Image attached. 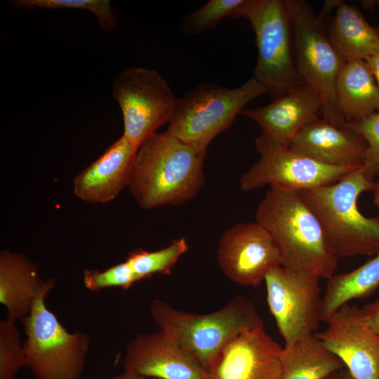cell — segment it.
Masks as SVG:
<instances>
[{
	"mask_svg": "<svg viewBox=\"0 0 379 379\" xmlns=\"http://www.w3.org/2000/svg\"><path fill=\"white\" fill-rule=\"evenodd\" d=\"M150 314L164 334L206 369L222 348L243 331L264 326L255 305L242 295L208 314L181 311L154 300Z\"/></svg>",
	"mask_w": 379,
	"mask_h": 379,
	"instance_id": "cell-4",
	"label": "cell"
},
{
	"mask_svg": "<svg viewBox=\"0 0 379 379\" xmlns=\"http://www.w3.org/2000/svg\"><path fill=\"white\" fill-rule=\"evenodd\" d=\"M288 147L325 165L361 167L367 143L353 130L318 118L302 129Z\"/></svg>",
	"mask_w": 379,
	"mask_h": 379,
	"instance_id": "cell-17",
	"label": "cell"
},
{
	"mask_svg": "<svg viewBox=\"0 0 379 379\" xmlns=\"http://www.w3.org/2000/svg\"><path fill=\"white\" fill-rule=\"evenodd\" d=\"M265 93V88L253 77L236 88L204 84L178 98L166 131L186 143L207 150L248 102Z\"/></svg>",
	"mask_w": 379,
	"mask_h": 379,
	"instance_id": "cell-8",
	"label": "cell"
},
{
	"mask_svg": "<svg viewBox=\"0 0 379 379\" xmlns=\"http://www.w3.org/2000/svg\"><path fill=\"white\" fill-rule=\"evenodd\" d=\"M206 150L186 143L167 131L156 132L138 147L128 187L146 210L177 206L202 187Z\"/></svg>",
	"mask_w": 379,
	"mask_h": 379,
	"instance_id": "cell-1",
	"label": "cell"
},
{
	"mask_svg": "<svg viewBox=\"0 0 379 379\" xmlns=\"http://www.w3.org/2000/svg\"><path fill=\"white\" fill-rule=\"evenodd\" d=\"M112 95L123 117L122 135L138 147L170 122L178 100L157 70L135 66L114 78Z\"/></svg>",
	"mask_w": 379,
	"mask_h": 379,
	"instance_id": "cell-9",
	"label": "cell"
},
{
	"mask_svg": "<svg viewBox=\"0 0 379 379\" xmlns=\"http://www.w3.org/2000/svg\"><path fill=\"white\" fill-rule=\"evenodd\" d=\"M374 183L361 166L334 183L301 191L338 260L379 253V216L366 217L357 206L359 196L373 190Z\"/></svg>",
	"mask_w": 379,
	"mask_h": 379,
	"instance_id": "cell-3",
	"label": "cell"
},
{
	"mask_svg": "<svg viewBox=\"0 0 379 379\" xmlns=\"http://www.w3.org/2000/svg\"><path fill=\"white\" fill-rule=\"evenodd\" d=\"M366 61L379 87V52L368 58Z\"/></svg>",
	"mask_w": 379,
	"mask_h": 379,
	"instance_id": "cell-31",
	"label": "cell"
},
{
	"mask_svg": "<svg viewBox=\"0 0 379 379\" xmlns=\"http://www.w3.org/2000/svg\"><path fill=\"white\" fill-rule=\"evenodd\" d=\"M339 112L345 122L357 121L379 111V87L366 60L345 62L335 86Z\"/></svg>",
	"mask_w": 379,
	"mask_h": 379,
	"instance_id": "cell-21",
	"label": "cell"
},
{
	"mask_svg": "<svg viewBox=\"0 0 379 379\" xmlns=\"http://www.w3.org/2000/svg\"><path fill=\"white\" fill-rule=\"evenodd\" d=\"M378 4V7H379V3Z\"/></svg>",
	"mask_w": 379,
	"mask_h": 379,
	"instance_id": "cell-36",
	"label": "cell"
},
{
	"mask_svg": "<svg viewBox=\"0 0 379 379\" xmlns=\"http://www.w3.org/2000/svg\"><path fill=\"white\" fill-rule=\"evenodd\" d=\"M282 348L264 326L247 328L220 352L208 370L209 379H280Z\"/></svg>",
	"mask_w": 379,
	"mask_h": 379,
	"instance_id": "cell-14",
	"label": "cell"
},
{
	"mask_svg": "<svg viewBox=\"0 0 379 379\" xmlns=\"http://www.w3.org/2000/svg\"><path fill=\"white\" fill-rule=\"evenodd\" d=\"M321 102L317 93L302 84L261 107L244 109L241 115L254 121L272 144L288 147L306 126L317 119Z\"/></svg>",
	"mask_w": 379,
	"mask_h": 379,
	"instance_id": "cell-16",
	"label": "cell"
},
{
	"mask_svg": "<svg viewBox=\"0 0 379 379\" xmlns=\"http://www.w3.org/2000/svg\"><path fill=\"white\" fill-rule=\"evenodd\" d=\"M373 191V202L375 206L379 207V175L378 180L376 181V182L374 183Z\"/></svg>",
	"mask_w": 379,
	"mask_h": 379,
	"instance_id": "cell-33",
	"label": "cell"
},
{
	"mask_svg": "<svg viewBox=\"0 0 379 379\" xmlns=\"http://www.w3.org/2000/svg\"><path fill=\"white\" fill-rule=\"evenodd\" d=\"M255 221L276 242L282 267L326 280L335 274L338 259L301 192L270 187L257 208Z\"/></svg>",
	"mask_w": 379,
	"mask_h": 379,
	"instance_id": "cell-2",
	"label": "cell"
},
{
	"mask_svg": "<svg viewBox=\"0 0 379 379\" xmlns=\"http://www.w3.org/2000/svg\"><path fill=\"white\" fill-rule=\"evenodd\" d=\"M379 288V253L357 268L335 274L327 280L322 297L321 319L354 300L366 298Z\"/></svg>",
	"mask_w": 379,
	"mask_h": 379,
	"instance_id": "cell-23",
	"label": "cell"
},
{
	"mask_svg": "<svg viewBox=\"0 0 379 379\" xmlns=\"http://www.w3.org/2000/svg\"><path fill=\"white\" fill-rule=\"evenodd\" d=\"M187 251L186 240L180 238L158 251L135 250L128 254L126 260L142 280L157 274H170L179 258Z\"/></svg>",
	"mask_w": 379,
	"mask_h": 379,
	"instance_id": "cell-24",
	"label": "cell"
},
{
	"mask_svg": "<svg viewBox=\"0 0 379 379\" xmlns=\"http://www.w3.org/2000/svg\"><path fill=\"white\" fill-rule=\"evenodd\" d=\"M247 20L258 49L255 77L273 99L303 84L295 67L286 0H246L233 18Z\"/></svg>",
	"mask_w": 379,
	"mask_h": 379,
	"instance_id": "cell-6",
	"label": "cell"
},
{
	"mask_svg": "<svg viewBox=\"0 0 379 379\" xmlns=\"http://www.w3.org/2000/svg\"><path fill=\"white\" fill-rule=\"evenodd\" d=\"M338 379H355L347 369H342L338 372Z\"/></svg>",
	"mask_w": 379,
	"mask_h": 379,
	"instance_id": "cell-34",
	"label": "cell"
},
{
	"mask_svg": "<svg viewBox=\"0 0 379 379\" xmlns=\"http://www.w3.org/2000/svg\"><path fill=\"white\" fill-rule=\"evenodd\" d=\"M54 286L55 279H47L29 314L22 319L27 367L36 379H79L85 366L89 337L83 332H68L47 308L45 299Z\"/></svg>",
	"mask_w": 379,
	"mask_h": 379,
	"instance_id": "cell-5",
	"label": "cell"
},
{
	"mask_svg": "<svg viewBox=\"0 0 379 379\" xmlns=\"http://www.w3.org/2000/svg\"><path fill=\"white\" fill-rule=\"evenodd\" d=\"M125 373L160 379H209L200 363L161 331L138 334L127 344Z\"/></svg>",
	"mask_w": 379,
	"mask_h": 379,
	"instance_id": "cell-15",
	"label": "cell"
},
{
	"mask_svg": "<svg viewBox=\"0 0 379 379\" xmlns=\"http://www.w3.org/2000/svg\"><path fill=\"white\" fill-rule=\"evenodd\" d=\"M315 335L355 379H379V333L366 321L361 308L346 304Z\"/></svg>",
	"mask_w": 379,
	"mask_h": 379,
	"instance_id": "cell-13",
	"label": "cell"
},
{
	"mask_svg": "<svg viewBox=\"0 0 379 379\" xmlns=\"http://www.w3.org/2000/svg\"><path fill=\"white\" fill-rule=\"evenodd\" d=\"M280 379H326L345 366L315 334L284 345Z\"/></svg>",
	"mask_w": 379,
	"mask_h": 379,
	"instance_id": "cell-22",
	"label": "cell"
},
{
	"mask_svg": "<svg viewBox=\"0 0 379 379\" xmlns=\"http://www.w3.org/2000/svg\"><path fill=\"white\" fill-rule=\"evenodd\" d=\"M112 379H160L157 378L147 377L124 372L121 374L114 375Z\"/></svg>",
	"mask_w": 379,
	"mask_h": 379,
	"instance_id": "cell-32",
	"label": "cell"
},
{
	"mask_svg": "<svg viewBox=\"0 0 379 379\" xmlns=\"http://www.w3.org/2000/svg\"><path fill=\"white\" fill-rule=\"evenodd\" d=\"M293 31L295 67L302 81L311 86L321 102L323 119L343 126L336 100V81L345 62L331 44L324 20L323 8L317 15L302 0H286Z\"/></svg>",
	"mask_w": 379,
	"mask_h": 379,
	"instance_id": "cell-7",
	"label": "cell"
},
{
	"mask_svg": "<svg viewBox=\"0 0 379 379\" xmlns=\"http://www.w3.org/2000/svg\"><path fill=\"white\" fill-rule=\"evenodd\" d=\"M326 379H338V372L330 375Z\"/></svg>",
	"mask_w": 379,
	"mask_h": 379,
	"instance_id": "cell-35",
	"label": "cell"
},
{
	"mask_svg": "<svg viewBox=\"0 0 379 379\" xmlns=\"http://www.w3.org/2000/svg\"><path fill=\"white\" fill-rule=\"evenodd\" d=\"M319 279L282 266L266 275L267 305L284 345L315 334L322 321Z\"/></svg>",
	"mask_w": 379,
	"mask_h": 379,
	"instance_id": "cell-10",
	"label": "cell"
},
{
	"mask_svg": "<svg viewBox=\"0 0 379 379\" xmlns=\"http://www.w3.org/2000/svg\"><path fill=\"white\" fill-rule=\"evenodd\" d=\"M217 260L226 277L251 287L259 286L271 270L281 266L276 242L256 221L237 223L227 229L220 239Z\"/></svg>",
	"mask_w": 379,
	"mask_h": 379,
	"instance_id": "cell-12",
	"label": "cell"
},
{
	"mask_svg": "<svg viewBox=\"0 0 379 379\" xmlns=\"http://www.w3.org/2000/svg\"><path fill=\"white\" fill-rule=\"evenodd\" d=\"M138 147L121 135L74 179L73 192L81 200L105 204L128 186Z\"/></svg>",
	"mask_w": 379,
	"mask_h": 379,
	"instance_id": "cell-18",
	"label": "cell"
},
{
	"mask_svg": "<svg viewBox=\"0 0 379 379\" xmlns=\"http://www.w3.org/2000/svg\"><path fill=\"white\" fill-rule=\"evenodd\" d=\"M246 0H210L188 15L180 25L185 34H199L217 26L224 18H233Z\"/></svg>",
	"mask_w": 379,
	"mask_h": 379,
	"instance_id": "cell-26",
	"label": "cell"
},
{
	"mask_svg": "<svg viewBox=\"0 0 379 379\" xmlns=\"http://www.w3.org/2000/svg\"><path fill=\"white\" fill-rule=\"evenodd\" d=\"M343 126L357 132L366 140L367 149L362 168L365 176L373 181L379 175V111L359 121L345 122Z\"/></svg>",
	"mask_w": 379,
	"mask_h": 379,
	"instance_id": "cell-29",
	"label": "cell"
},
{
	"mask_svg": "<svg viewBox=\"0 0 379 379\" xmlns=\"http://www.w3.org/2000/svg\"><path fill=\"white\" fill-rule=\"evenodd\" d=\"M368 324L379 333V298L361 308Z\"/></svg>",
	"mask_w": 379,
	"mask_h": 379,
	"instance_id": "cell-30",
	"label": "cell"
},
{
	"mask_svg": "<svg viewBox=\"0 0 379 379\" xmlns=\"http://www.w3.org/2000/svg\"><path fill=\"white\" fill-rule=\"evenodd\" d=\"M11 3L15 8L24 10L74 8L88 11L94 14L99 27L104 32L112 31L117 23L114 9L109 0H14Z\"/></svg>",
	"mask_w": 379,
	"mask_h": 379,
	"instance_id": "cell-25",
	"label": "cell"
},
{
	"mask_svg": "<svg viewBox=\"0 0 379 379\" xmlns=\"http://www.w3.org/2000/svg\"><path fill=\"white\" fill-rule=\"evenodd\" d=\"M46 281L41 279L34 262L22 253L0 252V302L7 319L15 322L27 316Z\"/></svg>",
	"mask_w": 379,
	"mask_h": 379,
	"instance_id": "cell-19",
	"label": "cell"
},
{
	"mask_svg": "<svg viewBox=\"0 0 379 379\" xmlns=\"http://www.w3.org/2000/svg\"><path fill=\"white\" fill-rule=\"evenodd\" d=\"M83 279L85 287L92 291L109 287H120L126 290L142 280L126 260L102 272L86 269L84 270Z\"/></svg>",
	"mask_w": 379,
	"mask_h": 379,
	"instance_id": "cell-28",
	"label": "cell"
},
{
	"mask_svg": "<svg viewBox=\"0 0 379 379\" xmlns=\"http://www.w3.org/2000/svg\"><path fill=\"white\" fill-rule=\"evenodd\" d=\"M15 323L7 319L0 321V379H14L20 368L27 367Z\"/></svg>",
	"mask_w": 379,
	"mask_h": 379,
	"instance_id": "cell-27",
	"label": "cell"
},
{
	"mask_svg": "<svg viewBox=\"0 0 379 379\" xmlns=\"http://www.w3.org/2000/svg\"><path fill=\"white\" fill-rule=\"evenodd\" d=\"M255 145L259 159L239 179V187L246 192L267 185L301 192L334 183L359 168L319 163L288 147L274 145L261 135Z\"/></svg>",
	"mask_w": 379,
	"mask_h": 379,
	"instance_id": "cell-11",
	"label": "cell"
},
{
	"mask_svg": "<svg viewBox=\"0 0 379 379\" xmlns=\"http://www.w3.org/2000/svg\"><path fill=\"white\" fill-rule=\"evenodd\" d=\"M333 47L345 62L363 60L379 52V29L355 6L338 1L326 27Z\"/></svg>",
	"mask_w": 379,
	"mask_h": 379,
	"instance_id": "cell-20",
	"label": "cell"
}]
</instances>
